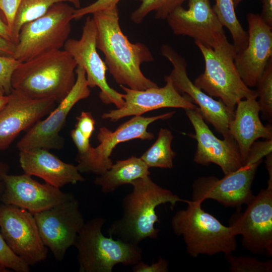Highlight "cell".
<instances>
[{
    "label": "cell",
    "mask_w": 272,
    "mask_h": 272,
    "mask_svg": "<svg viewBox=\"0 0 272 272\" xmlns=\"http://www.w3.org/2000/svg\"><path fill=\"white\" fill-rule=\"evenodd\" d=\"M0 37L11 42H13L10 30L6 23L0 17ZM14 43V42H13Z\"/></svg>",
    "instance_id": "60d3db41"
},
{
    "label": "cell",
    "mask_w": 272,
    "mask_h": 272,
    "mask_svg": "<svg viewBox=\"0 0 272 272\" xmlns=\"http://www.w3.org/2000/svg\"><path fill=\"white\" fill-rule=\"evenodd\" d=\"M205 61V71L194 84L211 97L219 98L227 107L235 111L237 103L257 95L242 80L234 63L236 51L228 43L217 48L194 41Z\"/></svg>",
    "instance_id": "8992f818"
},
{
    "label": "cell",
    "mask_w": 272,
    "mask_h": 272,
    "mask_svg": "<svg viewBox=\"0 0 272 272\" xmlns=\"http://www.w3.org/2000/svg\"><path fill=\"white\" fill-rule=\"evenodd\" d=\"M243 246L258 255H272V181L262 189L242 213L231 217L229 225Z\"/></svg>",
    "instance_id": "9c48e42d"
},
{
    "label": "cell",
    "mask_w": 272,
    "mask_h": 272,
    "mask_svg": "<svg viewBox=\"0 0 272 272\" xmlns=\"http://www.w3.org/2000/svg\"><path fill=\"white\" fill-rule=\"evenodd\" d=\"M75 72L76 82L70 92L46 119L39 120L28 129L17 144L19 151L36 148L58 150L62 148L64 141L59 132L69 112L77 102L88 98L90 94L85 71L77 66Z\"/></svg>",
    "instance_id": "7c38bea8"
},
{
    "label": "cell",
    "mask_w": 272,
    "mask_h": 272,
    "mask_svg": "<svg viewBox=\"0 0 272 272\" xmlns=\"http://www.w3.org/2000/svg\"><path fill=\"white\" fill-rule=\"evenodd\" d=\"M260 163L243 165L222 179L213 176L199 177L192 184V200L202 203L212 199L226 207L248 205L254 196L251 185Z\"/></svg>",
    "instance_id": "9a60e30c"
},
{
    "label": "cell",
    "mask_w": 272,
    "mask_h": 272,
    "mask_svg": "<svg viewBox=\"0 0 272 272\" xmlns=\"http://www.w3.org/2000/svg\"><path fill=\"white\" fill-rule=\"evenodd\" d=\"M75 127L78 129L86 138L90 139L94 129L95 121L90 112L82 111L77 117Z\"/></svg>",
    "instance_id": "d590c367"
},
{
    "label": "cell",
    "mask_w": 272,
    "mask_h": 272,
    "mask_svg": "<svg viewBox=\"0 0 272 272\" xmlns=\"http://www.w3.org/2000/svg\"><path fill=\"white\" fill-rule=\"evenodd\" d=\"M262 8L260 15L261 19L268 26L272 27V0H261Z\"/></svg>",
    "instance_id": "f35d334b"
},
{
    "label": "cell",
    "mask_w": 272,
    "mask_h": 272,
    "mask_svg": "<svg viewBox=\"0 0 272 272\" xmlns=\"http://www.w3.org/2000/svg\"><path fill=\"white\" fill-rule=\"evenodd\" d=\"M185 111L195 131L192 136L197 142L194 162L204 166L214 163L220 167L224 175L243 165L237 144L231 135L223 140L217 138L205 122L198 107Z\"/></svg>",
    "instance_id": "2e32d148"
},
{
    "label": "cell",
    "mask_w": 272,
    "mask_h": 272,
    "mask_svg": "<svg viewBox=\"0 0 272 272\" xmlns=\"http://www.w3.org/2000/svg\"><path fill=\"white\" fill-rule=\"evenodd\" d=\"M16 44L0 37V55L13 57Z\"/></svg>",
    "instance_id": "ab89813d"
},
{
    "label": "cell",
    "mask_w": 272,
    "mask_h": 272,
    "mask_svg": "<svg viewBox=\"0 0 272 272\" xmlns=\"http://www.w3.org/2000/svg\"><path fill=\"white\" fill-rule=\"evenodd\" d=\"M77 65L65 50L48 52L20 62L12 78L13 89L37 99L59 103L74 85Z\"/></svg>",
    "instance_id": "3957f363"
},
{
    "label": "cell",
    "mask_w": 272,
    "mask_h": 272,
    "mask_svg": "<svg viewBox=\"0 0 272 272\" xmlns=\"http://www.w3.org/2000/svg\"><path fill=\"white\" fill-rule=\"evenodd\" d=\"M10 271L7 269L5 266L0 263V272H9Z\"/></svg>",
    "instance_id": "f6af8a7d"
},
{
    "label": "cell",
    "mask_w": 272,
    "mask_h": 272,
    "mask_svg": "<svg viewBox=\"0 0 272 272\" xmlns=\"http://www.w3.org/2000/svg\"><path fill=\"white\" fill-rule=\"evenodd\" d=\"M0 110V150L7 149L17 135L49 113L56 102L53 98L37 99L13 89Z\"/></svg>",
    "instance_id": "e0dca14e"
},
{
    "label": "cell",
    "mask_w": 272,
    "mask_h": 272,
    "mask_svg": "<svg viewBox=\"0 0 272 272\" xmlns=\"http://www.w3.org/2000/svg\"><path fill=\"white\" fill-rule=\"evenodd\" d=\"M232 272H271L272 261H261L249 256H236L232 253L225 255Z\"/></svg>",
    "instance_id": "f546056e"
},
{
    "label": "cell",
    "mask_w": 272,
    "mask_h": 272,
    "mask_svg": "<svg viewBox=\"0 0 272 272\" xmlns=\"http://www.w3.org/2000/svg\"><path fill=\"white\" fill-rule=\"evenodd\" d=\"M132 191L123 197L122 215L107 229L109 236L123 242L139 245L143 240L156 239L159 229L155 224L160 221L156 208L169 203L186 202L171 191L154 182L150 176L133 181Z\"/></svg>",
    "instance_id": "7a4b0ae2"
},
{
    "label": "cell",
    "mask_w": 272,
    "mask_h": 272,
    "mask_svg": "<svg viewBox=\"0 0 272 272\" xmlns=\"http://www.w3.org/2000/svg\"><path fill=\"white\" fill-rule=\"evenodd\" d=\"M219 21L230 32L236 53L245 48L248 42V33L238 21L233 0H216L212 7Z\"/></svg>",
    "instance_id": "484cf974"
},
{
    "label": "cell",
    "mask_w": 272,
    "mask_h": 272,
    "mask_svg": "<svg viewBox=\"0 0 272 272\" xmlns=\"http://www.w3.org/2000/svg\"><path fill=\"white\" fill-rule=\"evenodd\" d=\"M120 0H95L93 3L84 7L75 9L73 20H79L85 16L94 13L111 9L117 6Z\"/></svg>",
    "instance_id": "836d02e7"
},
{
    "label": "cell",
    "mask_w": 272,
    "mask_h": 272,
    "mask_svg": "<svg viewBox=\"0 0 272 272\" xmlns=\"http://www.w3.org/2000/svg\"><path fill=\"white\" fill-rule=\"evenodd\" d=\"M92 15L97 48L104 54L107 70L116 83L136 90L158 87L141 69L142 64L154 60L152 52L144 43L130 42L123 33L117 6Z\"/></svg>",
    "instance_id": "6da1fadb"
},
{
    "label": "cell",
    "mask_w": 272,
    "mask_h": 272,
    "mask_svg": "<svg viewBox=\"0 0 272 272\" xmlns=\"http://www.w3.org/2000/svg\"><path fill=\"white\" fill-rule=\"evenodd\" d=\"M248 42L245 48L236 53L234 63L244 84L256 86L268 61L272 58V27L264 22L260 15L247 16Z\"/></svg>",
    "instance_id": "44dd1931"
},
{
    "label": "cell",
    "mask_w": 272,
    "mask_h": 272,
    "mask_svg": "<svg viewBox=\"0 0 272 272\" xmlns=\"http://www.w3.org/2000/svg\"><path fill=\"white\" fill-rule=\"evenodd\" d=\"M149 168L141 159L132 156L117 161L110 169L98 175L94 184L104 194L113 192L119 187L130 183L139 178L150 176Z\"/></svg>",
    "instance_id": "cb8c5ba5"
},
{
    "label": "cell",
    "mask_w": 272,
    "mask_h": 272,
    "mask_svg": "<svg viewBox=\"0 0 272 272\" xmlns=\"http://www.w3.org/2000/svg\"><path fill=\"white\" fill-rule=\"evenodd\" d=\"M164 56L173 66L169 76L177 90L185 93L198 105L203 119L224 138L230 136L229 126L234 118L235 111L229 109L221 100L213 99L192 82L187 74L185 59L174 49L167 50Z\"/></svg>",
    "instance_id": "d6986e66"
},
{
    "label": "cell",
    "mask_w": 272,
    "mask_h": 272,
    "mask_svg": "<svg viewBox=\"0 0 272 272\" xmlns=\"http://www.w3.org/2000/svg\"><path fill=\"white\" fill-rule=\"evenodd\" d=\"M186 0H141V3L130 15V20L135 24L143 22L151 12H155L156 19L165 20L176 8Z\"/></svg>",
    "instance_id": "83f0119b"
},
{
    "label": "cell",
    "mask_w": 272,
    "mask_h": 272,
    "mask_svg": "<svg viewBox=\"0 0 272 272\" xmlns=\"http://www.w3.org/2000/svg\"><path fill=\"white\" fill-rule=\"evenodd\" d=\"M174 113V111L152 117L134 116L114 131L106 127H101L97 134L99 144L95 148L91 146L85 154L78 155L76 158L79 172L97 175L103 173L113 165L110 156L118 144L137 139L149 141L153 139L154 134L147 131L148 126L155 121L168 119Z\"/></svg>",
    "instance_id": "ba28073f"
},
{
    "label": "cell",
    "mask_w": 272,
    "mask_h": 272,
    "mask_svg": "<svg viewBox=\"0 0 272 272\" xmlns=\"http://www.w3.org/2000/svg\"><path fill=\"white\" fill-rule=\"evenodd\" d=\"M132 266L133 272H167L169 270L168 261L162 257L151 264L141 260Z\"/></svg>",
    "instance_id": "8d00e7d4"
},
{
    "label": "cell",
    "mask_w": 272,
    "mask_h": 272,
    "mask_svg": "<svg viewBox=\"0 0 272 272\" xmlns=\"http://www.w3.org/2000/svg\"><path fill=\"white\" fill-rule=\"evenodd\" d=\"M103 217L85 222L74 246L77 249L80 272H112L118 264L133 266L142 260L139 245L123 242L102 232Z\"/></svg>",
    "instance_id": "5b68a950"
},
{
    "label": "cell",
    "mask_w": 272,
    "mask_h": 272,
    "mask_svg": "<svg viewBox=\"0 0 272 272\" xmlns=\"http://www.w3.org/2000/svg\"><path fill=\"white\" fill-rule=\"evenodd\" d=\"M0 232L11 249L30 266L47 258V247L34 214L28 211L1 203Z\"/></svg>",
    "instance_id": "8fae6325"
},
{
    "label": "cell",
    "mask_w": 272,
    "mask_h": 272,
    "mask_svg": "<svg viewBox=\"0 0 272 272\" xmlns=\"http://www.w3.org/2000/svg\"><path fill=\"white\" fill-rule=\"evenodd\" d=\"M0 263L16 272H29L30 266L9 247L0 232Z\"/></svg>",
    "instance_id": "4dcf8cb0"
},
{
    "label": "cell",
    "mask_w": 272,
    "mask_h": 272,
    "mask_svg": "<svg viewBox=\"0 0 272 272\" xmlns=\"http://www.w3.org/2000/svg\"><path fill=\"white\" fill-rule=\"evenodd\" d=\"M20 62L14 57L0 55V89L7 95L13 89L12 76Z\"/></svg>",
    "instance_id": "1f68e13d"
},
{
    "label": "cell",
    "mask_w": 272,
    "mask_h": 272,
    "mask_svg": "<svg viewBox=\"0 0 272 272\" xmlns=\"http://www.w3.org/2000/svg\"><path fill=\"white\" fill-rule=\"evenodd\" d=\"M22 0H0V10L3 12L11 34L15 17Z\"/></svg>",
    "instance_id": "e575fe53"
},
{
    "label": "cell",
    "mask_w": 272,
    "mask_h": 272,
    "mask_svg": "<svg viewBox=\"0 0 272 272\" xmlns=\"http://www.w3.org/2000/svg\"><path fill=\"white\" fill-rule=\"evenodd\" d=\"M19 162L24 173L37 176L57 188L85 181L77 166L63 162L45 149L20 151Z\"/></svg>",
    "instance_id": "7402d4cb"
},
{
    "label": "cell",
    "mask_w": 272,
    "mask_h": 272,
    "mask_svg": "<svg viewBox=\"0 0 272 272\" xmlns=\"http://www.w3.org/2000/svg\"><path fill=\"white\" fill-rule=\"evenodd\" d=\"M96 38L95 22L92 17L88 16L80 38L68 39L63 49L71 55L77 66L84 70L89 88L100 89L101 100L105 104H113L117 108H120L124 103L123 94L112 88L107 82V66L97 52Z\"/></svg>",
    "instance_id": "4fadbf2b"
},
{
    "label": "cell",
    "mask_w": 272,
    "mask_h": 272,
    "mask_svg": "<svg viewBox=\"0 0 272 272\" xmlns=\"http://www.w3.org/2000/svg\"><path fill=\"white\" fill-rule=\"evenodd\" d=\"M256 86L257 101L263 118L272 121V58L268 61Z\"/></svg>",
    "instance_id": "f1b7e54d"
},
{
    "label": "cell",
    "mask_w": 272,
    "mask_h": 272,
    "mask_svg": "<svg viewBox=\"0 0 272 272\" xmlns=\"http://www.w3.org/2000/svg\"><path fill=\"white\" fill-rule=\"evenodd\" d=\"M257 95L239 101L229 126L230 135L236 142L244 163L252 144L259 138L272 139V127L264 125L259 118Z\"/></svg>",
    "instance_id": "603a6c76"
},
{
    "label": "cell",
    "mask_w": 272,
    "mask_h": 272,
    "mask_svg": "<svg viewBox=\"0 0 272 272\" xmlns=\"http://www.w3.org/2000/svg\"><path fill=\"white\" fill-rule=\"evenodd\" d=\"M5 183L4 181H0V204L1 202V197L4 190Z\"/></svg>",
    "instance_id": "ee69618b"
},
{
    "label": "cell",
    "mask_w": 272,
    "mask_h": 272,
    "mask_svg": "<svg viewBox=\"0 0 272 272\" xmlns=\"http://www.w3.org/2000/svg\"><path fill=\"white\" fill-rule=\"evenodd\" d=\"M59 3H70L75 9L81 8V0H22L11 31L13 42L16 44L20 29L25 24L41 17Z\"/></svg>",
    "instance_id": "d4e9b609"
},
{
    "label": "cell",
    "mask_w": 272,
    "mask_h": 272,
    "mask_svg": "<svg viewBox=\"0 0 272 272\" xmlns=\"http://www.w3.org/2000/svg\"><path fill=\"white\" fill-rule=\"evenodd\" d=\"M3 181L5 188L1 202L24 209L33 214L62 203L73 194L48 183H40L26 173L8 174Z\"/></svg>",
    "instance_id": "ffe728a7"
},
{
    "label": "cell",
    "mask_w": 272,
    "mask_h": 272,
    "mask_svg": "<svg viewBox=\"0 0 272 272\" xmlns=\"http://www.w3.org/2000/svg\"><path fill=\"white\" fill-rule=\"evenodd\" d=\"M272 139L254 142L251 145L243 165L261 162L262 158L271 153Z\"/></svg>",
    "instance_id": "d6a6232c"
},
{
    "label": "cell",
    "mask_w": 272,
    "mask_h": 272,
    "mask_svg": "<svg viewBox=\"0 0 272 272\" xmlns=\"http://www.w3.org/2000/svg\"><path fill=\"white\" fill-rule=\"evenodd\" d=\"M71 137L78 149V155L85 154L91 147L90 139L76 127L71 131Z\"/></svg>",
    "instance_id": "74e56055"
},
{
    "label": "cell",
    "mask_w": 272,
    "mask_h": 272,
    "mask_svg": "<svg viewBox=\"0 0 272 272\" xmlns=\"http://www.w3.org/2000/svg\"><path fill=\"white\" fill-rule=\"evenodd\" d=\"M8 100V96L0 89V110L5 106Z\"/></svg>",
    "instance_id": "7bdbcfd3"
},
{
    "label": "cell",
    "mask_w": 272,
    "mask_h": 272,
    "mask_svg": "<svg viewBox=\"0 0 272 272\" xmlns=\"http://www.w3.org/2000/svg\"><path fill=\"white\" fill-rule=\"evenodd\" d=\"M188 2V9L180 6L166 19L175 35L189 36L213 49L229 42L210 0Z\"/></svg>",
    "instance_id": "5bb4252c"
},
{
    "label": "cell",
    "mask_w": 272,
    "mask_h": 272,
    "mask_svg": "<svg viewBox=\"0 0 272 272\" xmlns=\"http://www.w3.org/2000/svg\"><path fill=\"white\" fill-rule=\"evenodd\" d=\"M75 10L67 3H57L41 17L25 24L13 57L22 62L63 48L71 31Z\"/></svg>",
    "instance_id": "52a82bcc"
},
{
    "label": "cell",
    "mask_w": 272,
    "mask_h": 272,
    "mask_svg": "<svg viewBox=\"0 0 272 272\" xmlns=\"http://www.w3.org/2000/svg\"><path fill=\"white\" fill-rule=\"evenodd\" d=\"M242 0H233L235 8L236 7Z\"/></svg>",
    "instance_id": "bcb514c9"
},
{
    "label": "cell",
    "mask_w": 272,
    "mask_h": 272,
    "mask_svg": "<svg viewBox=\"0 0 272 272\" xmlns=\"http://www.w3.org/2000/svg\"><path fill=\"white\" fill-rule=\"evenodd\" d=\"M34 216L44 244L61 261L85 223L79 201L72 194L64 202Z\"/></svg>",
    "instance_id": "30bf717a"
},
{
    "label": "cell",
    "mask_w": 272,
    "mask_h": 272,
    "mask_svg": "<svg viewBox=\"0 0 272 272\" xmlns=\"http://www.w3.org/2000/svg\"><path fill=\"white\" fill-rule=\"evenodd\" d=\"M186 209L178 211L171 219L172 230L183 237L186 251L192 257L199 255L232 253L237 248L236 236L231 228L223 225L205 212L201 203L187 200Z\"/></svg>",
    "instance_id": "277c9868"
},
{
    "label": "cell",
    "mask_w": 272,
    "mask_h": 272,
    "mask_svg": "<svg viewBox=\"0 0 272 272\" xmlns=\"http://www.w3.org/2000/svg\"><path fill=\"white\" fill-rule=\"evenodd\" d=\"M164 80L166 84L164 87H152L143 90H133L119 85L125 92L123 94V106L120 108L104 113L102 118L116 121L123 117L142 115L147 112L160 108L187 109L197 107L188 96L180 94L169 75L165 76Z\"/></svg>",
    "instance_id": "ac0fdd59"
},
{
    "label": "cell",
    "mask_w": 272,
    "mask_h": 272,
    "mask_svg": "<svg viewBox=\"0 0 272 272\" xmlns=\"http://www.w3.org/2000/svg\"><path fill=\"white\" fill-rule=\"evenodd\" d=\"M9 171V166L0 160V181H3L5 176L8 174Z\"/></svg>",
    "instance_id": "b9f144b4"
},
{
    "label": "cell",
    "mask_w": 272,
    "mask_h": 272,
    "mask_svg": "<svg viewBox=\"0 0 272 272\" xmlns=\"http://www.w3.org/2000/svg\"><path fill=\"white\" fill-rule=\"evenodd\" d=\"M173 135L170 130L161 128L157 140L140 157L148 167L172 169L176 153L171 148Z\"/></svg>",
    "instance_id": "4316f807"
}]
</instances>
